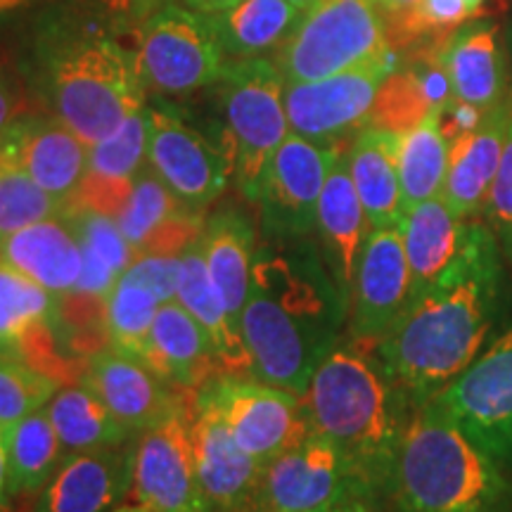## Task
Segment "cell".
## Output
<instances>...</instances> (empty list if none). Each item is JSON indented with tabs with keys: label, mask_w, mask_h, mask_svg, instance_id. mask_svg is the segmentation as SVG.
<instances>
[{
	"label": "cell",
	"mask_w": 512,
	"mask_h": 512,
	"mask_svg": "<svg viewBox=\"0 0 512 512\" xmlns=\"http://www.w3.org/2000/svg\"><path fill=\"white\" fill-rule=\"evenodd\" d=\"M190 430L197 479L209 512H254L266 465L235 444L226 422L200 389H192Z\"/></svg>",
	"instance_id": "cell-17"
},
{
	"label": "cell",
	"mask_w": 512,
	"mask_h": 512,
	"mask_svg": "<svg viewBox=\"0 0 512 512\" xmlns=\"http://www.w3.org/2000/svg\"><path fill=\"white\" fill-rule=\"evenodd\" d=\"M143 363L178 389H197L226 373L207 332L178 302L159 306Z\"/></svg>",
	"instance_id": "cell-28"
},
{
	"label": "cell",
	"mask_w": 512,
	"mask_h": 512,
	"mask_svg": "<svg viewBox=\"0 0 512 512\" xmlns=\"http://www.w3.org/2000/svg\"><path fill=\"white\" fill-rule=\"evenodd\" d=\"M505 50H508V62H510V102H512V29L508 38H505Z\"/></svg>",
	"instance_id": "cell-48"
},
{
	"label": "cell",
	"mask_w": 512,
	"mask_h": 512,
	"mask_svg": "<svg viewBox=\"0 0 512 512\" xmlns=\"http://www.w3.org/2000/svg\"><path fill=\"white\" fill-rule=\"evenodd\" d=\"M46 411L53 420L57 437H60L64 460L79 456V453L114 448L138 439L114 418L105 401L83 382L57 389Z\"/></svg>",
	"instance_id": "cell-34"
},
{
	"label": "cell",
	"mask_w": 512,
	"mask_h": 512,
	"mask_svg": "<svg viewBox=\"0 0 512 512\" xmlns=\"http://www.w3.org/2000/svg\"><path fill=\"white\" fill-rule=\"evenodd\" d=\"M382 498L392 512H512V479L427 401L408 420Z\"/></svg>",
	"instance_id": "cell-4"
},
{
	"label": "cell",
	"mask_w": 512,
	"mask_h": 512,
	"mask_svg": "<svg viewBox=\"0 0 512 512\" xmlns=\"http://www.w3.org/2000/svg\"><path fill=\"white\" fill-rule=\"evenodd\" d=\"M512 119V102L486 112L472 131L451 140L441 197L453 214L470 221L482 216L484 202L498 174L505 136Z\"/></svg>",
	"instance_id": "cell-22"
},
{
	"label": "cell",
	"mask_w": 512,
	"mask_h": 512,
	"mask_svg": "<svg viewBox=\"0 0 512 512\" xmlns=\"http://www.w3.org/2000/svg\"><path fill=\"white\" fill-rule=\"evenodd\" d=\"M55 306L53 292L0 259V356L50 375Z\"/></svg>",
	"instance_id": "cell-25"
},
{
	"label": "cell",
	"mask_w": 512,
	"mask_h": 512,
	"mask_svg": "<svg viewBox=\"0 0 512 512\" xmlns=\"http://www.w3.org/2000/svg\"><path fill=\"white\" fill-rule=\"evenodd\" d=\"M0 259L55 297L74 294L83 275V252L64 216L31 223L0 245Z\"/></svg>",
	"instance_id": "cell-29"
},
{
	"label": "cell",
	"mask_w": 512,
	"mask_h": 512,
	"mask_svg": "<svg viewBox=\"0 0 512 512\" xmlns=\"http://www.w3.org/2000/svg\"><path fill=\"white\" fill-rule=\"evenodd\" d=\"M401 133L368 124L347 150L349 174L366 209L370 228L396 226L403 216L399 178Z\"/></svg>",
	"instance_id": "cell-31"
},
{
	"label": "cell",
	"mask_w": 512,
	"mask_h": 512,
	"mask_svg": "<svg viewBox=\"0 0 512 512\" xmlns=\"http://www.w3.org/2000/svg\"><path fill=\"white\" fill-rule=\"evenodd\" d=\"M57 389V377L0 356V430L46 408Z\"/></svg>",
	"instance_id": "cell-40"
},
{
	"label": "cell",
	"mask_w": 512,
	"mask_h": 512,
	"mask_svg": "<svg viewBox=\"0 0 512 512\" xmlns=\"http://www.w3.org/2000/svg\"><path fill=\"white\" fill-rule=\"evenodd\" d=\"M197 389L219 411L235 444L264 465L311 432L302 396L252 375L219 373Z\"/></svg>",
	"instance_id": "cell-11"
},
{
	"label": "cell",
	"mask_w": 512,
	"mask_h": 512,
	"mask_svg": "<svg viewBox=\"0 0 512 512\" xmlns=\"http://www.w3.org/2000/svg\"><path fill=\"white\" fill-rule=\"evenodd\" d=\"M347 318L349 299L316 247L304 240L256 247L242 313L249 375L304 396Z\"/></svg>",
	"instance_id": "cell-2"
},
{
	"label": "cell",
	"mask_w": 512,
	"mask_h": 512,
	"mask_svg": "<svg viewBox=\"0 0 512 512\" xmlns=\"http://www.w3.org/2000/svg\"><path fill=\"white\" fill-rule=\"evenodd\" d=\"M136 64L145 91L188 95L219 83L228 55L207 17L164 5L140 19Z\"/></svg>",
	"instance_id": "cell-8"
},
{
	"label": "cell",
	"mask_w": 512,
	"mask_h": 512,
	"mask_svg": "<svg viewBox=\"0 0 512 512\" xmlns=\"http://www.w3.org/2000/svg\"><path fill=\"white\" fill-rule=\"evenodd\" d=\"M105 304V337L110 349L143 361L150 342L152 323L162 302L145 283L128 271L112 285Z\"/></svg>",
	"instance_id": "cell-38"
},
{
	"label": "cell",
	"mask_w": 512,
	"mask_h": 512,
	"mask_svg": "<svg viewBox=\"0 0 512 512\" xmlns=\"http://www.w3.org/2000/svg\"><path fill=\"white\" fill-rule=\"evenodd\" d=\"M114 8H126V5H131V0H110Z\"/></svg>",
	"instance_id": "cell-52"
},
{
	"label": "cell",
	"mask_w": 512,
	"mask_h": 512,
	"mask_svg": "<svg viewBox=\"0 0 512 512\" xmlns=\"http://www.w3.org/2000/svg\"><path fill=\"white\" fill-rule=\"evenodd\" d=\"M147 164L192 214H204L226 192L233 178V159L197 128L164 107L150 110Z\"/></svg>",
	"instance_id": "cell-15"
},
{
	"label": "cell",
	"mask_w": 512,
	"mask_h": 512,
	"mask_svg": "<svg viewBox=\"0 0 512 512\" xmlns=\"http://www.w3.org/2000/svg\"><path fill=\"white\" fill-rule=\"evenodd\" d=\"M482 221L494 233L503 259L512 264V119L505 136L501 166L484 202Z\"/></svg>",
	"instance_id": "cell-41"
},
{
	"label": "cell",
	"mask_w": 512,
	"mask_h": 512,
	"mask_svg": "<svg viewBox=\"0 0 512 512\" xmlns=\"http://www.w3.org/2000/svg\"><path fill=\"white\" fill-rule=\"evenodd\" d=\"M238 0H131V10L136 19H145L150 12H155L164 5H178V8L200 12V15H211L223 8H230Z\"/></svg>",
	"instance_id": "cell-44"
},
{
	"label": "cell",
	"mask_w": 512,
	"mask_h": 512,
	"mask_svg": "<svg viewBox=\"0 0 512 512\" xmlns=\"http://www.w3.org/2000/svg\"><path fill=\"white\" fill-rule=\"evenodd\" d=\"M354 498L375 503L354 460L311 430L264 467L254 512H325Z\"/></svg>",
	"instance_id": "cell-9"
},
{
	"label": "cell",
	"mask_w": 512,
	"mask_h": 512,
	"mask_svg": "<svg viewBox=\"0 0 512 512\" xmlns=\"http://www.w3.org/2000/svg\"><path fill=\"white\" fill-rule=\"evenodd\" d=\"M81 382L105 401L114 418L133 437L159 425L188 394V389H178L162 380L143 361L110 347L98 351L88 361Z\"/></svg>",
	"instance_id": "cell-18"
},
{
	"label": "cell",
	"mask_w": 512,
	"mask_h": 512,
	"mask_svg": "<svg viewBox=\"0 0 512 512\" xmlns=\"http://www.w3.org/2000/svg\"><path fill=\"white\" fill-rule=\"evenodd\" d=\"M370 223L361 197L349 174L347 152L339 150L332 162L316 211V233L320 254L328 264L339 290L349 299L358 266V256L370 235Z\"/></svg>",
	"instance_id": "cell-24"
},
{
	"label": "cell",
	"mask_w": 512,
	"mask_h": 512,
	"mask_svg": "<svg viewBox=\"0 0 512 512\" xmlns=\"http://www.w3.org/2000/svg\"><path fill=\"white\" fill-rule=\"evenodd\" d=\"M219 83L235 185L245 200L256 204L268 159L292 133L285 110V79L268 57H247L230 62Z\"/></svg>",
	"instance_id": "cell-7"
},
{
	"label": "cell",
	"mask_w": 512,
	"mask_h": 512,
	"mask_svg": "<svg viewBox=\"0 0 512 512\" xmlns=\"http://www.w3.org/2000/svg\"><path fill=\"white\" fill-rule=\"evenodd\" d=\"M12 498L36 496L64 463V451L46 408L3 427Z\"/></svg>",
	"instance_id": "cell-36"
},
{
	"label": "cell",
	"mask_w": 512,
	"mask_h": 512,
	"mask_svg": "<svg viewBox=\"0 0 512 512\" xmlns=\"http://www.w3.org/2000/svg\"><path fill=\"white\" fill-rule=\"evenodd\" d=\"M22 3H27V0H0V12L17 8V5H22Z\"/></svg>",
	"instance_id": "cell-50"
},
{
	"label": "cell",
	"mask_w": 512,
	"mask_h": 512,
	"mask_svg": "<svg viewBox=\"0 0 512 512\" xmlns=\"http://www.w3.org/2000/svg\"><path fill=\"white\" fill-rule=\"evenodd\" d=\"M27 95L15 72L0 60V138L10 131L17 119L27 114Z\"/></svg>",
	"instance_id": "cell-43"
},
{
	"label": "cell",
	"mask_w": 512,
	"mask_h": 512,
	"mask_svg": "<svg viewBox=\"0 0 512 512\" xmlns=\"http://www.w3.org/2000/svg\"><path fill=\"white\" fill-rule=\"evenodd\" d=\"M337 152L339 145L313 143L297 133L273 152L256 195L266 240L294 242L316 230L320 192Z\"/></svg>",
	"instance_id": "cell-12"
},
{
	"label": "cell",
	"mask_w": 512,
	"mask_h": 512,
	"mask_svg": "<svg viewBox=\"0 0 512 512\" xmlns=\"http://www.w3.org/2000/svg\"><path fill=\"white\" fill-rule=\"evenodd\" d=\"M302 401L311 430L342 448L375 501L382 498L415 406L375 347L351 337L339 342L313 373Z\"/></svg>",
	"instance_id": "cell-3"
},
{
	"label": "cell",
	"mask_w": 512,
	"mask_h": 512,
	"mask_svg": "<svg viewBox=\"0 0 512 512\" xmlns=\"http://www.w3.org/2000/svg\"><path fill=\"white\" fill-rule=\"evenodd\" d=\"M62 216L72 226L83 252V275L74 294L105 299L121 273L133 264L136 252L121 233L117 219L105 211L69 202Z\"/></svg>",
	"instance_id": "cell-32"
},
{
	"label": "cell",
	"mask_w": 512,
	"mask_h": 512,
	"mask_svg": "<svg viewBox=\"0 0 512 512\" xmlns=\"http://www.w3.org/2000/svg\"><path fill=\"white\" fill-rule=\"evenodd\" d=\"M190 401L192 389L159 425L136 441L131 496L150 512H209L197 479Z\"/></svg>",
	"instance_id": "cell-14"
},
{
	"label": "cell",
	"mask_w": 512,
	"mask_h": 512,
	"mask_svg": "<svg viewBox=\"0 0 512 512\" xmlns=\"http://www.w3.org/2000/svg\"><path fill=\"white\" fill-rule=\"evenodd\" d=\"M444 107L427 114L420 124L401 133L399 140V178L403 214L420 202L441 195L448 166L451 138L444 131Z\"/></svg>",
	"instance_id": "cell-37"
},
{
	"label": "cell",
	"mask_w": 512,
	"mask_h": 512,
	"mask_svg": "<svg viewBox=\"0 0 512 512\" xmlns=\"http://www.w3.org/2000/svg\"><path fill=\"white\" fill-rule=\"evenodd\" d=\"M29 512H36V508H34V510H29Z\"/></svg>",
	"instance_id": "cell-54"
},
{
	"label": "cell",
	"mask_w": 512,
	"mask_h": 512,
	"mask_svg": "<svg viewBox=\"0 0 512 512\" xmlns=\"http://www.w3.org/2000/svg\"><path fill=\"white\" fill-rule=\"evenodd\" d=\"M384 55L389 41L375 0H316L302 10L273 62L285 83H306Z\"/></svg>",
	"instance_id": "cell-6"
},
{
	"label": "cell",
	"mask_w": 512,
	"mask_h": 512,
	"mask_svg": "<svg viewBox=\"0 0 512 512\" xmlns=\"http://www.w3.org/2000/svg\"><path fill=\"white\" fill-rule=\"evenodd\" d=\"M430 403L486 456L512 470V325Z\"/></svg>",
	"instance_id": "cell-10"
},
{
	"label": "cell",
	"mask_w": 512,
	"mask_h": 512,
	"mask_svg": "<svg viewBox=\"0 0 512 512\" xmlns=\"http://www.w3.org/2000/svg\"><path fill=\"white\" fill-rule=\"evenodd\" d=\"M411 304V271L399 223L370 230L349 294V337L377 347Z\"/></svg>",
	"instance_id": "cell-16"
},
{
	"label": "cell",
	"mask_w": 512,
	"mask_h": 512,
	"mask_svg": "<svg viewBox=\"0 0 512 512\" xmlns=\"http://www.w3.org/2000/svg\"><path fill=\"white\" fill-rule=\"evenodd\" d=\"M176 302L190 313L207 332L226 373H247L249 356L245 342L230 328L226 311L211 287L207 264H204L200 238L192 240L181 252V278H178Z\"/></svg>",
	"instance_id": "cell-35"
},
{
	"label": "cell",
	"mask_w": 512,
	"mask_h": 512,
	"mask_svg": "<svg viewBox=\"0 0 512 512\" xmlns=\"http://www.w3.org/2000/svg\"><path fill=\"white\" fill-rule=\"evenodd\" d=\"M43 190L69 204L88 174V145L53 114H24L3 138Z\"/></svg>",
	"instance_id": "cell-20"
},
{
	"label": "cell",
	"mask_w": 512,
	"mask_h": 512,
	"mask_svg": "<svg viewBox=\"0 0 512 512\" xmlns=\"http://www.w3.org/2000/svg\"><path fill=\"white\" fill-rule=\"evenodd\" d=\"M150 152V107L131 114L110 138L88 145V174L72 202L105 211L117 219L128 190L147 166Z\"/></svg>",
	"instance_id": "cell-27"
},
{
	"label": "cell",
	"mask_w": 512,
	"mask_h": 512,
	"mask_svg": "<svg viewBox=\"0 0 512 512\" xmlns=\"http://www.w3.org/2000/svg\"><path fill=\"white\" fill-rule=\"evenodd\" d=\"M117 223L136 256L181 254L204 226L202 216L185 209L150 164L133 181Z\"/></svg>",
	"instance_id": "cell-21"
},
{
	"label": "cell",
	"mask_w": 512,
	"mask_h": 512,
	"mask_svg": "<svg viewBox=\"0 0 512 512\" xmlns=\"http://www.w3.org/2000/svg\"><path fill=\"white\" fill-rule=\"evenodd\" d=\"M467 3H470L472 8H475V10H479V8H482V3H484V0H467Z\"/></svg>",
	"instance_id": "cell-53"
},
{
	"label": "cell",
	"mask_w": 512,
	"mask_h": 512,
	"mask_svg": "<svg viewBox=\"0 0 512 512\" xmlns=\"http://www.w3.org/2000/svg\"><path fill=\"white\" fill-rule=\"evenodd\" d=\"M465 219L453 214L444 197L420 202L401 216L399 228L411 271V304L437 283L453 264L467 235ZM408 304V306H411Z\"/></svg>",
	"instance_id": "cell-30"
},
{
	"label": "cell",
	"mask_w": 512,
	"mask_h": 512,
	"mask_svg": "<svg viewBox=\"0 0 512 512\" xmlns=\"http://www.w3.org/2000/svg\"><path fill=\"white\" fill-rule=\"evenodd\" d=\"M325 512H375V505L373 501H368V498H354V501H347Z\"/></svg>",
	"instance_id": "cell-46"
},
{
	"label": "cell",
	"mask_w": 512,
	"mask_h": 512,
	"mask_svg": "<svg viewBox=\"0 0 512 512\" xmlns=\"http://www.w3.org/2000/svg\"><path fill=\"white\" fill-rule=\"evenodd\" d=\"M126 271L150 287L162 304L176 302L178 278H181V254H140Z\"/></svg>",
	"instance_id": "cell-42"
},
{
	"label": "cell",
	"mask_w": 512,
	"mask_h": 512,
	"mask_svg": "<svg viewBox=\"0 0 512 512\" xmlns=\"http://www.w3.org/2000/svg\"><path fill=\"white\" fill-rule=\"evenodd\" d=\"M10 501H12V494H10V482H8V458H5L3 432H0V512L8 510Z\"/></svg>",
	"instance_id": "cell-45"
},
{
	"label": "cell",
	"mask_w": 512,
	"mask_h": 512,
	"mask_svg": "<svg viewBox=\"0 0 512 512\" xmlns=\"http://www.w3.org/2000/svg\"><path fill=\"white\" fill-rule=\"evenodd\" d=\"M302 10L290 0H238L230 8L204 15L228 57L247 60L275 53Z\"/></svg>",
	"instance_id": "cell-33"
},
{
	"label": "cell",
	"mask_w": 512,
	"mask_h": 512,
	"mask_svg": "<svg viewBox=\"0 0 512 512\" xmlns=\"http://www.w3.org/2000/svg\"><path fill=\"white\" fill-rule=\"evenodd\" d=\"M136 441L67 458L46 484L36 512H114L133 489Z\"/></svg>",
	"instance_id": "cell-19"
},
{
	"label": "cell",
	"mask_w": 512,
	"mask_h": 512,
	"mask_svg": "<svg viewBox=\"0 0 512 512\" xmlns=\"http://www.w3.org/2000/svg\"><path fill=\"white\" fill-rule=\"evenodd\" d=\"M394 72L392 53L361 67L318 81L285 83L290 131L313 143L337 145L349 133L370 124L384 81Z\"/></svg>",
	"instance_id": "cell-13"
},
{
	"label": "cell",
	"mask_w": 512,
	"mask_h": 512,
	"mask_svg": "<svg viewBox=\"0 0 512 512\" xmlns=\"http://www.w3.org/2000/svg\"><path fill=\"white\" fill-rule=\"evenodd\" d=\"M114 512H150L145 508V505H140V503H136V505H119L117 510Z\"/></svg>",
	"instance_id": "cell-49"
},
{
	"label": "cell",
	"mask_w": 512,
	"mask_h": 512,
	"mask_svg": "<svg viewBox=\"0 0 512 512\" xmlns=\"http://www.w3.org/2000/svg\"><path fill=\"white\" fill-rule=\"evenodd\" d=\"M292 5H297L299 10H306V8H311L313 3H316V0H290Z\"/></svg>",
	"instance_id": "cell-51"
},
{
	"label": "cell",
	"mask_w": 512,
	"mask_h": 512,
	"mask_svg": "<svg viewBox=\"0 0 512 512\" xmlns=\"http://www.w3.org/2000/svg\"><path fill=\"white\" fill-rule=\"evenodd\" d=\"M41 93L48 112L86 145L110 138L145 107L136 53L110 36L62 38L43 55Z\"/></svg>",
	"instance_id": "cell-5"
},
{
	"label": "cell",
	"mask_w": 512,
	"mask_h": 512,
	"mask_svg": "<svg viewBox=\"0 0 512 512\" xmlns=\"http://www.w3.org/2000/svg\"><path fill=\"white\" fill-rule=\"evenodd\" d=\"M375 5H377V8L392 12V15L396 10H399V0H375Z\"/></svg>",
	"instance_id": "cell-47"
},
{
	"label": "cell",
	"mask_w": 512,
	"mask_h": 512,
	"mask_svg": "<svg viewBox=\"0 0 512 512\" xmlns=\"http://www.w3.org/2000/svg\"><path fill=\"white\" fill-rule=\"evenodd\" d=\"M200 247L216 297L235 335L242 339V313L256 254V230L245 211L226 207L204 221ZM245 342V339H242Z\"/></svg>",
	"instance_id": "cell-26"
},
{
	"label": "cell",
	"mask_w": 512,
	"mask_h": 512,
	"mask_svg": "<svg viewBox=\"0 0 512 512\" xmlns=\"http://www.w3.org/2000/svg\"><path fill=\"white\" fill-rule=\"evenodd\" d=\"M503 302V254L489 226L467 223L453 264L377 342V356L415 408L482 354Z\"/></svg>",
	"instance_id": "cell-1"
},
{
	"label": "cell",
	"mask_w": 512,
	"mask_h": 512,
	"mask_svg": "<svg viewBox=\"0 0 512 512\" xmlns=\"http://www.w3.org/2000/svg\"><path fill=\"white\" fill-rule=\"evenodd\" d=\"M451 100L463 102L482 114L510 100V62L496 27L467 24L458 29L439 53Z\"/></svg>",
	"instance_id": "cell-23"
},
{
	"label": "cell",
	"mask_w": 512,
	"mask_h": 512,
	"mask_svg": "<svg viewBox=\"0 0 512 512\" xmlns=\"http://www.w3.org/2000/svg\"><path fill=\"white\" fill-rule=\"evenodd\" d=\"M64 209L67 204L43 190L0 140V245L31 223L62 216Z\"/></svg>",
	"instance_id": "cell-39"
}]
</instances>
